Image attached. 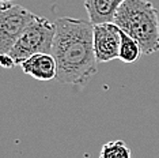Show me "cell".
<instances>
[{"mask_svg":"<svg viewBox=\"0 0 159 158\" xmlns=\"http://www.w3.org/2000/svg\"><path fill=\"white\" fill-rule=\"evenodd\" d=\"M52 55L57 63V81L84 87L97 74L94 25L90 21L63 16L56 21Z\"/></svg>","mask_w":159,"mask_h":158,"instance_id":"cell-1","label":"cell"},{"mask_svg":"<svg viewBox=\"0 0 159 158\" xmlns=\"http://www.w3.org/2000/svg\"><path fill=\"white\" fill-rule=\"evenodd\" d=\"M113 22L139 42L144 55L159 51V16L150 0H125Z\"/></svg>","mask_w":159,"mask_h":158,"instance_id":"cell-2","label":"cell"},{"mask_svg":"<svg viewBox=\"0 0 159 158\" xmlns=\"http://www.w3.org/2000/svg\"><path fill=\"white\" fill-rule=\"evenodd\" d=\"M55 34L56 23H52L44 16H38L37 21L26 29V31L6 55L11 57L15 66H20L22 62L33 55L52 53Z\"/></svg>","mask_w":159,"mask_h":158,"instance_id":"cell-3","label":"cell"},{"mask_svg":"<svg viewBox=\"0 0 159 158\" xmlns=\"http://www.w3.org/2000/svg\"><path fill=\"white\" fill-rule=\"evenodd\" d=\"M37 18L38 15L19 4L3 3L0 10V55L8 53Z\"/></svg>","mask_w":159,"mask_h":158,"instance_id":"cell-4","label":"cell"},{"mask_svg":"<svg viewBox=\"0 0 159 158\" xmlns=\"http://www.w3.org/2000/svg\"><path fill=\"white\" fill-rule=\"evenodd\" d=\"M121 29L114 22L94 25V51L98 63L118 59L121 45Z\"/></svg>","mask_w":159,"mask_h":158,"instance_id":"cell-5","label":"cell"},{"mask_svg":"<svg viewBox=\"0 0 159 158\" xmlns=\"http://www.w3.org/2000/svg\"><path fill=\"white\" fill-rule=\"evenodd\" d=\"M25 74L37 81H52L57 79V63L52 53H37L30 56L20 64Z\"/></svg>","mask_w":159,"mask_h":158,"instance_id":"cell-6","label":"cell"},{"mask_svg":"<svg viewBox=\"0 0 159 158\" xmlns=\"http://www.w3.org/2000/svg\"><path fill=\"white\" fill-rule=\"evenodd\" d=\"M125 0H84V8L93 25L113 22L118 8Z\"/></svg>","mask_w":159,"mask_h":158,"instance_id":"cell-7","label":"cell"},{"mask_svg":"<svg viewBox=\"0 0 159 158\" xmlns=\"http://www.w3.org/2000/svg\"><path fill=\"white\" fill-rule=\"evenodd\" d=\"M142 53H143V51H142V48H140L139 42H137L136 40H133L131 35L125 34L124 31H122L118 59H120L122 63L131 64V63L137 62V60L140 59V56H142Z\"/></svg>","mask_w":159,"mask_h":158,"instance_id":"cell-8","label":"cell"},{"mask_svg":"<svg viewBox=\"0 0 159 158\" xmlns=\"http://www.w3.org/2000/svg\"><path fill=\"white\" fill-rule=\"evenodd\" d=\"M99 158H133L132 150L124 141H110L99 151Z\"/></svg>","mask_w":159,"mask_h":158,"instance_id":"cell-9","label":"cell"},{"mask_svg":"<svg viewBox=\"0 0 159 158\" xmlns=\"http://www.w3.org/2000/svg\"><path fill=\"white\" fill-rule=\"evenodd\" d=\"M0 63H2V66L6 67V68H11V67L15 66L8 55H0Z\"/></svg>","mask_w":159,"mask_h":158,"instance_id":"cell-10","label":"cell"}]
</instances>
